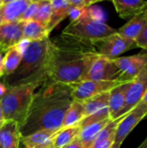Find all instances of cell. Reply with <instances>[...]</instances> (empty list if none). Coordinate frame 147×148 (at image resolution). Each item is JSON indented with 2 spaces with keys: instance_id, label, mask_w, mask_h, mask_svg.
Wrapping results in <instances>:
<instances>
[{
  "instance_id": "cell-27",
  "label": "cell",
  "mask_w": 147,
  "mask_h": 148,
  "mask_svg": "<svg viewBox=\"0 0 147 148\" xmlns=\"http://www.w3.org/2000/svg\"><path fill=\"white\" fill-rule=\"evenodd\" d=\"M107 119H111L110 118V114H109V110H108V107L100 110V111H97L92 114H90L89 116H87L85 117L79 124L80 127L82 128L86 126H88V125H91V124H94V123H97V122H100L101 121H104V120H107Z\"/></svg>"
},
{
  "instance_id": "cell-10",
  "label": "cell",
  "mask_w": 147,
  "mask_h": 148,
  "mask_svg": "<svg viewBox=\"0 0 147 148\" xmlns=\"http://www.w3.org/2000/svg\"><path fill=\"white\" fill-rule=\"evenodd\" d=\"M147 116V106L139 103L129 113L126 114L116 128L113 145L120 148L124 140L136 126Z\"/></svg>"
},
{
  "instance_id": "cell-14",
  "label": "cell",
  "mask_w": 147,
  "mask_h": 148,
  "mask_svg": "<svg viewBox=\"0 0 147 148\" xmlns=\"http://www.w3.org/2000/svg\"><path fill=\"white\" fill-rule=\"evenodd\" d=\"M20 125L12 120H5L0 125V148H19Z\"/></svg>"
},
{
  "instance_id": "cell-4",
  "label": "cell",
  "mask_w": 147,
  "mask_h": 148,
  "mask_svg": "<svg viewBox=\"0 0 147 148\" xmlns=\"http://www.w3.org/2000/svg\"><path fill=\"white\" fill-rule=\"evenodd\" d=\"M42 84L43 82H35L7 88L0 99L4 120L15 121L21 126L26 118L36 89Z\"/></svg>"
},
{
  "instance_id": "cell-5",
  "label": "cell",
  "mask_w": 147,
  "mask_h": 148,
  "mask_svg": "<svg viewBox=\"0 0 147 148\" xmlns=\"http://www.w3.org/2000/svg\"><path fill=\"white\" fill-rule=\"evenodd\" d=\"M116 31L117 29L110 27L105 22L96 21L88 17L84 10L82 16L76 20L71 21L62 34L93 42L113 35Z\"/></svg>"
},
{
  "instance_id": "cell-38",
  "label": "cell",
  "mask_w": 147,
  "mask_h": 148,
  "mask_svg": "<svg viewBox=\"0 0 147 148\" xmlns=\"http://www.w3.org/2000/svg\"><path fill=\"white\" fill-rule=\"evenodd\" d=\"M40 148H54V147H53V146H52V142H51L50 144H48V145H46V146H44V147H40Z\"/></svg>"
},
{
  "instance_id": "cell-25",
  "label": "cell",
  "mask_w": 147,
  "mask_h": 148,
  "mask_svg": "<svg viewBox=\"0 0 147 148\" xmlns=\"http://www.w3.org/2000/svg\"><path fill=\"white\" fill-rule=\"evenodd\" d=\"M23 55L15 48H11L5 52V55L3 58V76H8L11 75L18 67Z\"/></svg>"
},
{
  "instance_id": "cell-40",
  "label": "cell",
  "mask_w": 147,
  "mask_h": 148,
  "mask_svg": "<svg viewBox=\"0 0 147 148\" xmlns=\"http://www.w3.org/2000/svg\"><path fill=\"white\" fill-rule=\"evenodd\" d=\"M110 148H120V147H115V146H114V145L113 144V146H112V147H111Z\"/></svg>"
},
{
  "instance_id": "cell-15",
  "label": "cell",
  "mask_w": 147,
  "mask_h": 148,
  "mask_svg": "<svg viewBox=\"0 0 147 148\" xmlns=\"http://www.w3.org/2000/svg\"><path fill=\"white\" fill-rule=\"evenodd\" d=\"M118 15L126 20L147 11V1L145 0H113Z\"/></svg>"
},
{
  "instance_id": "cell-13",
  "label": "cell",
  "mask_w": 147,
  "mask_h": 148,
  "mask_svg": "<svg viewBox=\"0 0 147 148\" xmlns=\"http://www.w3.org/2000/svg\"><path fill=\"white\" fill-rule=\"evenodd\" d=\"M30 2L31 0H4L0 7V25L20 21Z\"/></svg>"
},
{
  "instance_id": "cell-3",
  "label": "cell",
  "mask_w": 147,
  "mask_h": 148,
  "mask_svg": "<svg viewBox=\"0 0 147 148\" xmlns=\"http://www.w3.org/2000/svg\"><path fill=\"white\" fill-rule=\"evenodd\" d=\"M50 45L49 37L30 42L16 69L11 75L3 76L2 82L7 88L44 82L47 80Z\"/></svg>"
},
{
  "instance_id": "cell-39",
  "label": "cell",
  "mask_w": 147,
  "mask_h": 148,
  "mask_svg": "<svg viewBox=\"0 0 147 148\" xmlns=\"http://www.w3.org/2000/svg\"><path fill=\"white\" fill-rule=\"evenodd\" d=\"M3 2H4V0H0V7H1L2 5H3Z\"/></svg>"
},
{
  "instance_id": "cell-16",
  "label": "cell",
  "mask_w": 147,
  "mask_h": 148,
  "mask_svg": "<svg viewBox=\"0 0 147 148\" xmlns=\"http://www.w3.org/2000/svg\"><path fill=\"white\" fill-rule=\"evenodd\" d=\"M131 82L120 84L109 91L108 98V110L110 118L115 120L118 118L119 114L124 108L126 102V96Z\"/></svg>"
},
{
  "instance_id": "cell-36",
  "label": "cell",
  "mask_w": 147,
  "mask_h": 148,
  "mask_svg": "<svg viewBox=\"0 0 147 148\" xmlns=\"http://www.w3.org/2000/svg\"><path fill=\"white\" fill-rule=\"evenodd\" d=\"M4 117H3V111H2V108H1V105H0V125L4 121Z\"/></svg>"
},
{
  "instance_id": "cell-9",
  "label": "cell",
  "mask_w": 147,
  "mask_h": 148,
  "mask_svg": "<svg viewBox=\"0 0 147 148\" xmlns=\"http://www.w3.org/2000/svg\"><path fill=\"white\" fill-rule=\"evenodd\" d=\"M120 78L121 72L113 61L99 55L92 62L85 80L97 82H120Z\"/></svg>"
},
{
  "instance_id": "cell-12",
  "label": "cell",
  "mask_w": 147,
  "mask_h": 148,
  "mask_svg": "<svg viewBox=\"0 0 147 148\" xmlns=\"http://www.w3.org/2000/svg\"><path fill=\"white\" fill-rule=\"evenodd\" d=\"M24 22L18 21L0 25V52H6L23 39Z\"/></svg>"
},
{
  "instance_id": "cell-11",
  "label": "cell",
  "mask_w": 147,
  "mask_h": 148,
  "mask_svg": "<svg viewBox=\"0 0 147 148\" xmlns=\"http://www.w3.org/2000/svg\"><path fill=\"white\" fill-rule=\"evenodd\" d=\"M147 90V65L146 67L142 70V72L131 82L129 88L126 93V102L124 108L119 114V117L125 115L126 114L129 113L133 110L135 107H137L146 91Z\"/></svg>"
},
{
  "instance_id": "cell-7",
  "label": "cell",
  "mask_w": 147,
  "mask_h": 148,
  "mask_svg": "<svg viewBox=\"0 0 147 148\" xmlns=\"http://www.w3.org/2000/svg\"><path fill=\"white\" fill-rule=\"evenodd\" d=\"M112 61L121 72L120 82H131L146 67L147 51L142 50L136 55L120 56L112 59Z\"/></svg>"
},
{
  "instance_id": "cell-1",
  "label": "cell",
  "mask_w": 147,
  "mask_h": 148,
  "mask_svg": "<svg viewBox=\"0 0 147 148\" xmlns=\"http://www.w3.org/2000/svg\"><path fill=\"white\" fill-rule=\"evenodd\" d=\"M98 56L91 41L62 34L51 40L47 80L67 85L84 81Z\"/></svg>"
},
{
  "instance_id": "cell-37",
  "label": "cell",
  "mask_w": 147,
  "mask_h": 148,
  "mask_svg": "<svg viewBox=\"0 0 147 148\" xmlns=\"http://www.w3.org/2000/svg\"><path fill=\"white\" fill-rule=\"evenodd\" d=\"M138 148H147V137L145 139V140L140 144V146Z\"/></svg>"
},
{
  "instance_id": "cell-22",
  "label": "cell",
  "mask_w": 147,
  "mask_h": 148,
  "mask_svg": "<svg viewBox=\"0 0 147 148\" xmlns=\"http://www.w3.org/2000/svg\"><path fill=\"white\" fill-rule=\"evenodd\" d=\"M81 132L80 126L62 128L54 136L52 140V146L54 148H63L70 144L73 140L79 137Z\"/></svg>"
},
{
  "instance_id": "cell-6",
  "label": "cell",
  "mask_w": 147,
  "mask_h": 148,
  "mask_svg": "<svg viewBox=\"0 0 147 148\" xmlns=\"http://www.w3.org/2000/svg\"><path fill=\"white\" fill-rule=\"evenodd\" d=\"M93 45L96 53L108 59L119 57L121 54L137 48L134 41L129 40L116 33L107 37L93 41Z\"/></svg>"
},
{
  "instance_id": "cell-30",
  "label": "cell",
  "mask_w": 147,
  "mask_h": 148,
  "mask_svg": "<svg viewBox=\"0 0 147 148\" xmlns=\"http://www.w3.org/2000/svg\"><path fill=\"white\" fill-rule=\"evenodd\" d=\"M113 140H114V137L107 139L103 141L96 142V143L93 144L91 148H110L113 144Z\"/></svg>"
},
{
  "instance_id": "cell-19",
  "label": "cell",
  "mask_w": 147,
  "mask_h": 148,
  "mask_svg": "<svg viewBox=\"0 0 147 148\" xmlns=\"http://www.w3.org/2000/svg\"><path fill=\"white\" fill-rule=\"evenodd\" d=\"M112 121V119H107L100 122L94 123L81 128V132L78 138L82 145V147L91 148L97 136L101 132V130Z\"/></svg>"
},
{
  "instance_id": "cell-32",
  "label": "cell",
  "mask_w": 147,
  "mask_h": 148,
  "mask_svg": "<svg viewBox=\"0 0 147 148\" xmlns=\"http://www.w3.org/2000/svg\"><path fill=\"white\" fill-rule=\"evenodd\" d=\"M63 148H83L82 145L79 140V138H76L75 140H73L70 144L67 145L66 147H64Z\"/></svg>"
},
{
  "instance_id": "cell-23",
  "label": "cell",
  "mask_w": 147,
  "mask_h": 148,
  "mask_svg": "<svg viewBox=\"0 0 147 148\" xmlns=\"http://www.w3.org/2000/svg\"><path fill=\"white\" fill-rule=\"evenodd\" d=\"M49 32L47 28L35 20H30L24 23L23 30V38L30 42L41 40L49 37Z\"/></svg>"
},
{
  "instance_id": "cell-18",
  "label": "cell",
  "mask_w": 147,
  "mask_h": 148,
  "mask_svg": "<svg viewBox=\"0 0 147 148\" xmlns=\"http://www.w3.org/2000/svg\"><path fill=\"white\" fill-rule=\"evenodd\" d=\"M51 16L47 26L48 31L50 33L62 21L69 16L70 4L68 0H50Z\"/></svg>"
},
{
  "instance_id": "cell-21",
  "label": "cell",
  "mask_w": 147,
  "mask_h": 148,
  "mask_svg": "<svg viewBox=\"0 0 147 148\" xmlns=\"http://www.w3.org/2000/svg\"><path fill=\"white\" fill-rule=\"evenodd\" d=\"M56 133L41 131V132L35 133L25 137H22L21 141L25 148L42 147L52 142V140Z\"/></svg>"
},
{
  "instance_id": "cell-17",
  "label": "cell",
  "mask_w": 147,
  "mask_h": 148,
  "mask_svg": "<svg viewBox=\"0 0 147 148\" xmlns=\"http://www.w3.org/2000/svg\"><path fill=\"white\" fill-rule=\"evenodd\" d=\"M146 24L147 11H146L129 20L126 24L117 29V33L129 40L135 42Z\"/></svg>"
},
{
  "instance_id": "cell-26",
  "label": "cell",
  "mask_w": 147,
  "mask_h": 148,
  "mask_svg": "<svg viewBox=\"0 0 147 148\" xmlns=\"http://www.w3.org/2000/svg\"><path fill=\"white\" fill-rule=\"evenodd\" d=\"M51 16V4L50 0H41L38 10L33 20L38 22L47 28Z\"/></svg>"
},
{
  "instance_id": "cell-24",
  "label": "cell",
  "mask_w": 147,
  "mask_h": 148,
  "mask_svg": "<svg viewBox=\"0 0 147 148\" xmlns=\"http://www.w3.org/2000/svg\"><path fill=\"white\" fill-rule=\"evenodd\" d=\"M108 98L109 92H105L98 95H95L92 98H89L84 101H81L85 113L84 118L108 107Z\"/></svg>"
},
{
  "instance_id": "cell-34",
  "label": "cell",
  "mask_w": 147,
  "mask_h": 148,
  "mask_svg": "<svg viewBox=\"0 0 147 148\" xmlns=\"http://www.w3.org/2000/svg\"><path fill=\"white\" fill-rule=\"evenodd\" d=\"M6 90H7V87H6L2 82H0V99H1V98L3 97V95L5 94Z\"/></svg>"
},
{
  "instance_id": "cell-2",
  "label": "cell",
  "mask_w": 147,
  "mask_h": 148,
  "mask_svg": "<svg viewBox=\"0 0 147 148\" xmlns=\"http://www.w3.org/2000/svg\"><path fill=\"white\" fill-rule=\"evenodd\" d=\"M73 101L69 85L46 80L34 94L26 118L20 126L21 136L61 130L65 114Z\"/></svg>"
},
{
  "instance_id": "cell-35",
  "label": "cell",
  "mask_w": 147,
  "mask_h": 148,
  "mask_svg": "<svg viewBox=\"0 0 147 148\" xmlns=\"http://www.w3.org/2000/svg\"><path fill=\"white\" fill-rule=\"evenodd\" d=\"M140 103H142V104L147 106V90L146 91V93H145V95H144V96H143V98H142Z\"/></svg>"
},
{
  "instance_id": "cell-20",
  "label": "cell",
  "mask_w": 147,
  "mask_h": 148,
  "mask_svg": "<svg viewBox=\"0 0 147 148\" xmlns=\"http://www.w3.org/2000/svg\"><path fill=\"white\" fill-rule=\"evenodd\" d=\"M84 108L81 101H73L63 118L62 128L75 127L84 119Z\"/></svg>"
},
{
  "instance_id": "cell-41",
  "label": "cell",
  "mask_w": 147,
  "mask_h": 148,
  "mask_svg": "<svg viewBox=\"0 0 147 148\" xmlns=\"http://www.w3.org/2000/svg\"><path fill=\"white\" fill-rule=\"evenodd\" d=\"M146 51H147V49H146Z\"/></svg>"
},
{
  "instance_id": "cell-8",
  "label": "cell",
  "mask_w": 147,
  "mask_h": 148,
  "mask_svg": "<svg viewBox=\"0 0 147 148\" xmlns=\"http://www.w3.org/2000/svg\"><path fill=\"white\" fill-rule=\"evenodd\" d=\"M122 83L124 82H120L118 81L97 82V81L85 80L77 83L70 84L69 86L71 88L73 100L81 102L100 94L109 92L111 89Z\"/></svg>"
},
{
  "instance_id": "cell-29",
  "label": "cell",
  "mask_w": 147,
  "mask_h": 148,
  "mask_svg": "<svg viewBox=\"0 0 147 148\" xmlns=\"http://www.w3.org/2000/svg\"><path fill=\"white\" fill-rule=\"evenodd\" d=\"M135 43L137 45V48H140L142 49V50L147 49V24L140 35L138 36V38L135 40Z\"/></svg>"
},
{
  "instance_id": "cell-33",
  "label": "cell",
  "mask_w": 147,
  "mask_h": 148,
  "mask_svg": "<svg viewBox=\"0 0 147 148\" xmlns=\"http://www.w3.org/2000/svg\"><path fill=\"white\" fill-rule=\"evenodd\" d=\"M3 55L0 52V79H2L4 75V72H3Z\"/></svg>"
},
{
  "instance_id": "cell-28",
  "label": "cell",
  "mask_w": 147,
  "mask_h": 148,
  "mask_svg": "<svg viewBox=\"0 0 147 148\" xmlns=\"http://www.w3.org/2000/svg\"><path fill=\"white\" fill-rule=\"evenodd\" d=\"M40 1H33L31 0L30 3L28 5V7L26 8L25 11L23 12L22 17H21V20L22 22H29L30 20H33L37 10H38V8H39V5H40Z\"/></svg>"
},
{
  "instance_id": "cell-31",
  "label": "cell",
  "mask_w": 147,
  "mask_h": 148,
  "mask_svg": "<svg viewBox=\"0 0 147 148\" xmlns=\"http://www.w3.org/2000/svg\"><path fill=\"white\" fill-rule=\"evenodd\" d=\"M29 43H30V41H29V40H27V39H24V38H23L16 46H15V48L23 55L24 52H25V50L27 49V48L29 47Z\"/></svg>"
}]
</instances>
